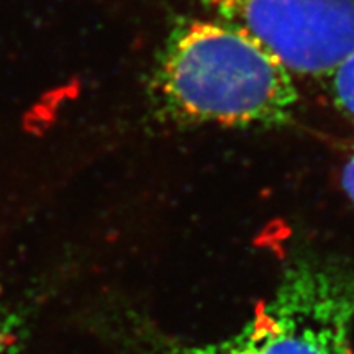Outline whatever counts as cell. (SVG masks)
Segmentation results:
<instances>
[{"mask_svg": "<svg viewBox=\"0 0 354 354\" xmlns=\"http://www.w3.org/2000/svg\"><path fill=\"white\" fill-rule=\"evenodd\" d=\"M292 74L325 76L354 51V0H198Z\"/></svg>", "mask_w": 354, "mask_h": 354, "instance_id": "3957f363", "label": "cell"}, {"mask_svg": "<svg viewBox=\"0 0 354 354\" xmlns=\"http://www.w3.org/2000/svg\"><path fill=\"white\" fill-rule=\"evenodd\" d=\"M354 268L326 256L289 261L276 287L236 331L171 342L154 354H354Z\"/></svg>", "mask_w": 354, "mask_h": 354, "instance_id": "7a4b0ae2", "label": "cell"}, {"mask_svg": "<svg viewBox=\"0 0 354 354\" xmlns=\"http://www.w3.org/2000/svg\"><path fill=\"white\" fill-rule=\"evenodd\" d=\"M153 95L162 115L184 125L272 128L297 107L284 63L220 19H185L159 50Z\"/></svg>", "mask_w": 354, "mask_h": 354, "instance_id": "6da1fadb", "label": "cell"}, {"mask_svg": "<svg viewBox=\"0 0 354 354\" xmlns=\"http://www.w3.org/2000/svg\"><path fill=\"white\" fill-rule=\"evenodd\" d=\"M342 187L354 205V151L349 154L342 167Z\"/></svg>", "mask_w": 354, "mask_h": 354, "instance_id": "5b68a950", "label": "cell"}, {"mask_svg": "<svg viewBox=\"0 0 354 354\" xmlns=\"http://www.w3.org/2000/svg\"><path fill=\"white\" fill-rule=\"evenodd\" d=\"M15 342L17 339L12 328L3 320V317L0 315V354H19Z\"/></svg>", "mask_w": 354, "mask_h": 354, "instance_id": "8992f818", "label": "cell"}, {"mask_svg": "<svg viewBox=\"0 0 354 354\" xmlns=\"http://www.w3.org/2000/svg\"><path fill=\"white\" fill-rule=\"evenodd\" d=\"M336 107L354 127V51L330 74Z\"/></svg>", "mask_w": 354, "mask_h": 354, "instance_id": "277c9868", "label": "cell"}]
</instances>
